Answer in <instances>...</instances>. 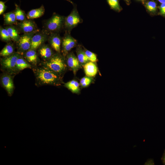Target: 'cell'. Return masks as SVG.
I'll return each instance as SVG.
<instances>
[{
    "label": "cell",
    "mask_w": 165,
    "mask_h": 165,
    "mask_svg": "<svg viewBox=\"0 0 165 165\" xmlns=\"http://www.w3.org/2000/svg\"><path fill=\"white\" fill-rule=\"evenodd\" d=\"M92 79L91 77L85 76L82 78L80 81V84L82 87H85L88 86L91 82Z\"/></svg>",
    "instance_id": "cell-27"
},
{
    "label": "cell",
    "mask_w": 165,
    "mask_h": 165,
    "mask_svg": "<svg viewBox=\"0 0 165 165\" xmlns=\"http://www.w3.org/2000/svg\"><path fill=\"white\" fill-rule=\"evenodd\" d=\"M0 36L1 40L3 42H9L11 40L7 30L1 26L0 27Z\"/></svg>",
    "instance_id": "cell-26"
},
{
    "label": "cell",
    "mask_w": 165,
    "mask_h": 165,
    "mask_svg": "<svg viewBox=\"0 0 165 165\" xmlns=\"http://www.w3.org/2000/svg\"><path fill=\"white\" fill-rule=\"evenodd\" d=\"M7 30L12 40L16 43L19 40L20 36V33L16 26L13 25H8L5 27Z\"/></svg>",
    "instance_id": "cell-17"
},
{
    "label": "cell",
    "mask_w": 165,
    "mask_h": 165,
    "mask_svg": "<svg viewBox=\"0 0 165 165\" xmlns=\"http://www.w3.org/2000/svg\"><path fill=\"white\" fill-rule=\"evenodd\" d=\"M3 17L4 25H11L17 24V20L14 11L4 14Z\"/></svg>",
    "instance_id": "cell-21"
},
{
    "label": "cell",
    "mask_w": 165,
    "mask_h": 165,
    "mask_svg": "<svg viewBox=\"0 0 165 165\" xmlns=\"http://www.w3.org/2000/svg\"><path fill=\"white\" fill-rule=\"evenodd\" d=\"M76 52L77 58L80 64L84 65L90 61L85 53L84 50H83L80 46L77 48Z\"/></svg>",
    "instance_id": "cell-22"
},
{
    "label": "cell",
    "mask_w": 165,
    "mask_h": 165,
    "mask_svg": "<svg viewBox=\"0 0 165 165\" xmlns=\"http://www.w3.org/2000/svg\"><path fill=\"white\" fill-rule=\"evenodd\" d=\"M127 5H129L131 3L130 0H123Z\"/></svg>",
    "instance_id": "cell-32"
},
{
    "label": "cell",
    "mask_w": 165,
    "mask_h": 165,
    "mask_svg": "<svg viewBox=\"0 0 165 165\" xmlns=\"http://www.w3.org/2000/svg\"><path fill=\"white\" fill-rule=\"evenodd\" d=\"M15 46L10 42H8L1 51L0 56L2 57H7L13 54L15 52Z\"/></svg>",
    "instance_id": "cell-20"
},
{
    "label": "cell",
    "mask_w": 165,
    "mask_h": 165,
    "mask_svg": "<svg viewBox=\"0 0 165 165\" xmlns=\"http://www.w3.org/2000/svg\"><path fill=\"white\" fill-rule=\"evenodd\" d=\"M107 2L111 9L117 12H119L122 10L119 0H106Z\"/></svg>",
    "instance_id": "cell-25"
},
{
    "label": "cell",
    "mask_w": 165,
    "mask_h": 165,
    "mask_svg": "<svg viewBox=\"0 0 165 165\" xmlns=\"http://www.w3.org/2000/svg\"><path fill=\"white\" fill-rule=\"evenodd\" d=\"M47 41L53 50L56 53H61L62 38L59 33L50 34Z\"/></svg>",
    "instance_id": "cell-11"
},
{
    "label": "cell",
    "mask_w": 165,
    "mask_h": 165,
    "mask_svg": "<svg viewBox=\"0 0 165 165\" xmlns=\"http://www.w3.org/2000/svg\"><path fill=\"white\" fill-rule=\"evenodd\" d=\"M37 31L23 34L20 36L19 40L16 42L17 52L23 55L25 52L31 49L32 37Z\"/></svg>",
    "instance_id": "cell-6"
},
{
    "label": "cell",
    "mask_w": 165,
    "mask_h": 165,
    "mask_svg": "<svg viewBox=\"0 0 165 165\" xmlns=\"http://www.w3.org/2000/svg\"><path fill=\"white\" fill-rule=\"evenodd\" d=\"M83 68L86 75L88 76H94L97 72V66L94 62L90 61L84 64Z\"/></svg>",
    "instance_id": "cell-16"
},
{
    "label": "cell",
    "mask_w": 165,
    "mask_h": 165,
    "mask_svg": "<svg viewBox=\"0 0 165 165\" xmlns=\"http://www.w3.org/2000/svg\"><path fill=\"white\" fill-rule=\"evenodd\" d=\"M64 86L73 93L78 94L79 92V84L75 80H73L67 82L64 84Z\"/></svg>",
    "instance_id": "cell-23"
},
{
    "label": "cell",
    "mask_w": 165,
    "mask_h": 165,
    "mask_svg": "<svg viewBox=\"0 0 165 165\" xmlns=\"http://www.w3.org/2000/svg\"><path fill=\"white\" fill-rule=\"evenodd\" d=\"M137 0L139 1H141L142 2L146 0Z\"/></svg>",
    "instance_id": "cell-35"
},
{
    "label": "cell",
    "mask_w": 165,
    "mask_h": 165,
    "mask_svg": "<svg viewBox=\"0 0 165 165\" xmlns=\"http://www.w3.org/2000/svg\"><path fill=\"white\" fill-rule=\"evenodd\" d=\"M32 66L21 55L18 59L15 67L16 74L26 68H31Z\"/></svg>",
    "instance_id": "cell-15"
},
{
    "label": "cell",
    "mask_w": 165,
    "mask_h": 165,
    "mask_svg": "<svg viewBox=\"0 0 165 165\" xmlns=\"http://www.w3.org/2000/svg\"><path fill=\"white\" fill-rule=\"evenodd\" d=\"M77 43V40L72 37L70 33L65 32L62 38L61 52L65 57L71 50L75 46Z\"/></svg>",
    "instance_id": "cell-7"
},
{
    "label": "cell",
    "mask_w": 165,
    "mask_h": 165,
    "mask_svg": "<svg viewBox=\"0 0 165 165\" xmlns=\"http://www.w3.org/2000/svg\"><path fill=\"white\" fill-rule=\"evenodd\" d=\"M38 85H60L63 82L61 76L40 65L32 68Z\"/></svg>",
    "instance_id": "cell-1"
},
{
    "label": "cell",
    "mask_w": 165,
    "mask_h": 165,
    "mask_svg": "<svg viewBox=\"0 0 165 165\" xmlns=\"http://www.w3.org/2000/svg\"><path fill=\"white\" fill-rule=\"evenodd\" d=\"M161 160L163 164L165 165V149L164 150L162 157L161 158Z\"/></svg>",
    "instance_id": "cell-31"
},
{
    "label": "cell",
    "mask_w": 165,
    "mask_h": 165,
    "mask_svg": "<svg viewBox=\"0 0 165 165\" xmlns=\"http://www.w3.org/2000/svg\"><path fill=\"white\" fill-rule=\"evenodd\" d=\"M15 9L14 11L17 20L22 21L26 19V16L24 11L16 4H15Z\"/></svg>",
    "instance_id": "cell-24"
},
{
    "label": "cell",
    "mask_w": 165,
    "mask_h": 165,
    "mask_svg": "<svg viewBox=\"0 0 165 165\" xmlns=\"http://www.w3.org/2000/svg\"><path fill=\"white\" fill-rule=\"evenodd\" d=\"M6 6L5 5V2L2 1H0V15H2L5 11Z\"/></svg>",
    "instance_id": "cell-30"
},
{
    "label": "cell",
    "mask_w": 165,
    "mask_h": 165,
    "mask_svg": "<svg viewBox=\"0 0 165 165\" xmlns=\"http://www.w3.org/2000/svg\"><path fill=\"white\" fill-rule=\"evenodd\" d=\"M49 44L42 45L37 50L38 56L42 59V61H46L51 57L55 53Z\"/></svg>",
    "instance_id": "cell-12"
},
{
    "label": "cell",
    "mask_w": 165,
    "mask_h": 165,
    "mask_svg": "<svg viewBox=\"0 0 165 165\" xmlns=\"http://www.w3.org/2000/svg\"><path fill=\"white\" fill-rule=\"evenodd\" d=\"M49 35L43 29L37 31L32 37L31 49L37 50L48 40Z\"/></svg>",
    "instance_id": "cell-8"
},
{
    "label": "cell",
    "mask_w": 165,
    "mask_h": 165,
    "mask_svg": "<svg viewBox=\"0 0 165 165\" xmlns=\"http://www.w3.org/2000/svg\"><path fill=\"white\" fill-rule=\"evenodd\" d=\"M147 11L152 15L156 14L158 9L157 4L154 0H146L142 2Z\"/></svg>",
    "instance_id": "cell-19"
},
{
    "label": "cell",
    "mask_w": 165,
    "mask_h": 165,
    "mask_svg": "<svg viewBox=\"0 0 165 165\" xmlns=\"http://www.w3.org/2000/svg\"><path fill=\"white\" fill-rule=\"evenodd\" d=\"M85 53L89 61L95 62L97 61L96 55L92 52L87 50H84Z\"/></svg>",
    "instance_id": "cell-28"
},
{
    "label": "cell",
    "mask_w": 165,
    "mask_h": 165,
    "mask_svg": "<svg viewBox=\"0 0 165 165\" xmlns=\"http://www.w3.org/2000/svg\"><path fill=\"white\" fill-rule=\"evenodd\" d=\"M20 33L23 34L31 33L39 30L32 19H26L16 24Z\"/></svg>",
    "instance_id": "cell-10"
},
{
    "label": "cell",
    "mask_w": 165,
    "mask_h": 165,
    "mask_svg": "<svg viewBox=\"0 0 165 165\" xmlns=\"http://www.w3.org/2000/svg\"><path fill=\"white\" fill-rule=\"evenodd\" d=\"M66 0V1H68V2H69L71 3L72 5L74 3L71 0Z\"/></svg>",
    "instance_id": "cell-34"
},
{
    "label": "cell",
    "mask_w": 165,
    "mask_h": 165,
    "mask_svg": "<svg viewBox=\"0 0 165 165\" xmlns=\"http://www.w3.org/2000/svg\"><path fill=\"white\" fill-rule=\"evenodd\" d=\"M25 59L32 66H37L39 62L38 55L36 50L30 49L22 55Z\"/></svg>",
    "instance_id": "cell-14"
},
{
    "label": "cell",
    "mask_w": 165,
    "mask_h": 165,
    "mask_svg": "<svg viewBox=\"0 0 165 165\" xmlns=\"http://www.w3.org/2000/svg\"><path fill=\"white\" fill-rule=\"evenodd\" d=\"M65 17L53 13L50 18L44 21L42 29L49 35L53 33H59L64 29Z\"/></svg>",
    "instance_id": "cell-3"
},
{
    "label": "cell",
    "mask_w": 165,
    "mask_h": 165,
    "mask_svg": "<svg viewBox=\"0 0 165 165\" xmlns=\"http://www.w3.org/2000/svg\"><path fill=\"white\" fill-rule=\"evenodd\" d=\"M13 78V75L6 72H3L0 77L1 84L9 96H12L14 92V86Z\"/></svg>",
    "instance_id": "cell-9"
},
{
    "label": "cell",
    "mask_w": 165,
    "mask_h": 165,
    "mask_svg": "<svg viewBox=\"0 0 165 165\" xmlns=\"http://www.w3.org/2000/svg\"><path fill=\"white\" fill-rule=\"evenodd\" d=\"M40 65L62 76L67 68L65 57L62 54L55 53L49 59L42 61Z\"/></svg>",
    "instance_id": "cell-2"
},
{
    "label": "cell",
    "mask_w": 165,
    "mask_h": 165,
    "mask_svg": "<svg viewBox=\"0 0 165 165\" xmlns=\"http://www.w3.org/2000/svg\"><path fill=\"white\" fill-rule=\"evenodd\" d=\"M158 8L159 9L160 14L165 16V3H161Z\"/></svg>",
    "instance_id": "cell-29"
},
{
    "label": "cell",
    "mask_w": 165,
    "mask_h": 165,
    "mask_svg": "<svg viewBox=\"0 0 165 165\" xmlns=\"http://www.w3.org/2000/svg\"><path fill=\"white\" fill-rule=\"evenodd\" d=\"M45 12V8L43 5L38 8L33 9L28 12L26 15L28 19H33L42 16Z\"/></svg>",
    "instance_id": "cell-18"
},
{
    "label": "cell",
    "mask_w": 165,
    "mask_h": 165,
    "mask_svg": "<svg viewBox=\"0 0 165 165\" xmlns=\"http://www.w3.org/2000/svg\"><path fill=\"white\" fill-rule=\"evenodd\" d=\"M156 0L161 3H165V0Z\"/></svg>",
    "instance_id": "cell-33"
},
{
    "label": "cell",
    "mask_w": 165,
    "mask_h": 165,
    "mask_svg": "<svg viewBox=\"0 0 165 165\" xmlns=\"http://www.w3.org/2000/svg\"><path fill=\"white\" fill-rule=\"evenodd\" d=\"M73 8L70 14L65 17L64 29L65 32L69 33L74 28L82 22L77 9V5L74 3Z\"/></svg>",
    "instance_id": "cell-5"
},
{
    "label": "cell",
    "mask_w": 165,
    "mask_h": 165,
    "mask_svg": "<svg viewBox=\"0 0 165 165\" xmlns=\"http://www.w3.org/2000/svg\"><path fill=\"white\" fill-rule=\"evenodd\" d=\"M21 55L18 52L13 54L0 58V63L2 70L12 75H16L15 67L17 61Z\"/></svg>",
    "instance_id": "cell-4"
},
{
    "label": "cell",
    "mask_w": 165,
    "mask_h": 165,
    "mask_svg": "<svg viewBox=\"0 0 165 165\" xmlns=\"http://www.w3.org/2000/svg\"><path fill=\"white\" fill-rule=\"evenodd\" d=\"M67 65L72 70L75 74L81 68L80 63L77 57L72 52L69 53L65 57Z\"/></svg>",
    "instance_id": "cell-13"
}]
</instances>
